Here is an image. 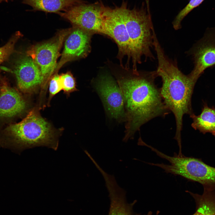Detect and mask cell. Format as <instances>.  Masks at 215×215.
Wrapping results in <instances>:
<instances>
[{
  "label": "cell",
  "mask_w": 215,
  "mask_h": 215,
  "mask_svg": "<svg viewBox=\"0 0 215 215\" xmlns=\"http://www.w3.org/2000/svg\"><path fill=\"white\" fill-rule=\"evenodd\" d=\"M102 20L105 35L113 39L119 48V57L120 60L127 56L129 62L131 58L129 38L123 14L122 4L112 8L102 5Z\"/></svg>",
  "instance_id": "obj_6"
},
{
  "label": "cell",
  "mask_w": 215,
  "mask_h": 215,
  "mask_svg": "<svg viewBox=\"0 0 215 215\" xmlns=\"http://www.w3.org/2000/svg\"><path fill=\"white\" fill-rule=\"evenodd\" d=\"M26 101L21 92L12 87L5 77L0 76V124L12 123L24 112Z\"/></svg>",
  "instance_id": "obj_8"
},
{
  "label": "cell",
  "mask_w": 215,
  "mask_h": 215,
  "mask_svg": "<svg viewBox=\"0 0 215 215\" xmlns=\"http://www.w3.org/2000/svg\"><path fill=\"white\" fill-rule=\"evenodd\" d=\"M58 141L50 124L36 110L21 121L0 127V148L20 153L25 149L45 146L56 150Z\"/></svg>",
  "instance_id": "obj_3"
},
{
  "label": "cell",
  "mask_w": 215,
  "mask_h": 215,
  "mask_svg": "<svg viewBox=\"0 0 215 215\" xmlns=\"http://www.w3.org/2000/svg\"><path fill=\"white\" fill-rule=\"evenodd\" d=\"M204 0H190L187 5L178 14L172 22L176 30L181 27V23L183 19L194 9L199 6Z\"/></svg>",
  "instance_id": "obj_18"
},
{
  "label": "cell",
  "mask_w": 215,
  "mask_h": 215,
  "mask_svg": "<svg viewBox=\"0 0 215 215\" xmlns=\"http://www.w3.org/2000/svg\"><path fill=\"white\" fill-rule=\"evenodd\" d=\"M62 90L59 79L57 73L53 75L50 79L49 83V98H51Z\"/></svg>",
  "instance_id": "obj_20"
},
{
  "label": "cell",
  "mask_w": 215,
  "mask_h": 215,
  "mask_svg": "<svg viewBox=\"0 0 215 215\" xmlns=\"http://www.w3.org/2000/svg\"><path fill=\"white\" fill-rule=\"evenodd\" d=\"M103 2L84 3L75 5L57 14L75 26L91 33L105 35L102 13Z\"/></svg>",
  "instance_id": "obj_7"
},
{
  "label": "cell",
  "mask_w": 215,
  "mask_h": 215,
  "mask_svg": "<svg viewBox=\"0 0 215 215\" xmlns=\"http://www.w3.org/2000/svg\"><path fill=\"white\" fill-rule=\"evenodd\" d=\"M95 87L110 116L119 121H125L124 98L117 83L111 76L103 75Z\"/></svg>",
  "instance_id": "obj_9"
},
{
  "label": "cell",
  "mask_w": 215,
  "mask_h": 215,
  "mask_svg": "<svg viewBox=\"0 0 215 215\" xmlns=\"http://www.w3.org/2000/svg\"><path fill=\"white\" fill-rule=\"evenodd\" d=\"M9 0H0V3H1L3 1H5L7 2Z\"/></svg>",
  "instance_id": "obj_21"
},
{
  "label": "cell",
  "mask_w": 215,
  "mask_h": 215,
  "mask_svg": "<svg viewBox=\"0 0 215 215\" xmlns=\"http://www.w3.org/2000/svg\"><path fill=\"white\" fill-rule=\"evenodd\" d=\"M192 119V127L203 134L211 133L215 137V107H209L204 102L201 113L198 115L194 113L190 116Z\"/></svg>",
  "instance_id": "obj_15"
},
{
  "label": "cell",
  "mask_w": 215,
  "mask_h": 215,
  "mask_svg": "<svg viewBox=\"0 0 215 215\" xmlns=\"http://www.w3.org/2000/svg\"><path fill=\"white\" fill-rule=\"evenodd\" d=\"M157 76L156 70L132 71V75L117 79L124 101V142L133 138L143 125L156 117H165L170 112L164 102L160 88L155 83Z\"/></svg>",
  "instance_id": "obj_1"
},
{
  "label": "cell",
  "mask_w": 215,
  "mask_h": 215,
  "mask_svg": "<svg viewBox=\"0 0 215 215\" xmlns=\"http://www.w3.org/2000/svg\"><path fill=\"white\" fill-rule=\"evenodd\" d=\"M92 33L73 26L64 40V49L54 74L66 63L86 57L91 50Z\"/></svg>",
  "instance_id": "obj_10"
},
{
  "label": "cell",
  "mask_w": 215,
  "mask_h": 215,
  "mask_svg": "<svg viewBox=\"0 0 215 215\" xmlns=\"http://www.w3.org/2000/svg\"><path fill=\"white\" fill-rule=\"evenodd\" d=\"M62 90L67 94L77 90L76 80L70 72L59 75Z\"/></svg>",
  "instance_id": "obj_19"
},
{
  "label": "cell",
  "mask_w": 215,
  "mask_h": 215,
  "mask_svg": "<svg viewBox=\"0 0 215 215\" xmlns=\"http://www.w3.org/2000/svg\"><path fill=\"white\" fill-rule=\"evenodd\" d=\"M11 71L16 79L17 88L21 93L31 92L43 84L39 68L26 54L21 55L16 59Z\"/></svg>",
  "instance_id": "obj_11"
},
{
  "label": "cell",
  "mask_w": 215,
  "mask_h": 215,
  "mask_svg": "<svg viewBox=\"0 0 215 215\" xmlns=\"http://www.w3.org/2000/svg\"><path fill=\"white\" fill-rule=\"evenodd\" d=\"M106 185L110 201L108 215H133L132 209L135 202L127 203L125 191L116 182H109Z\"/></svg>",
  "instance_id": "obj_13"
},
{
  "label": "cell",
  "mask_w": 215,
  "mask_h": 215,
  "mask_svg": "<svg viewBox=\"0 0 215 215\" xmlns=\"http://www.w3.org/2000/svg\"><path fill=\"white\" fill-rule=\"evenodd\" d=\"M21 36L19 32H16L5 45L0 47V65L14 52L15 45Z\"/></svg>",
  "instance_id": "obj_17"
},
{
  "label": "cell",
  "mask_w": 215,
  "mask_h": 215,
  "mask_svg": "<svg viewBox=\"0 0 215 215\" xmlns=\"http://www.w3.org/2000/svg\"><path fill=\"white\" fill-rule=\"evenodd\" d=\"M191 53L194 64L189 73L197 80L207 68L215 66V27L208 29L192 48Z\"/></svg>",
  "instance_id": "obj_12"
},
{
  "label": "cell",
  "mask_w": 215,
  "mask_h": 215,
  "mask_svg": "<svg viewBox=\"0 0 215 215\" xmlns=\"http://www.w3.org/2000/svg\"><path fill=\"white\" fill-rule=\"evenodd\" d=\"M194 198L202 203L193 215H215V198L214 191H205L202 195L197 194Z\"/></svg>",
  "instance_id": "obj_16"
},
{
  "label": "cell",
  "mask_w": 215,
  "mask_h": 215,
  "mask_svg": "<svg viewBox=\"0 0 215 215\" xmlns=\"http://www.w3.org/2000/svg\"><path fill=\"white\" fill-rule=\"evenodd\" d=\"M71 28L62 30L50 40L31 46L26 53L39 68L43 78V84L54 74L61 55L60 51Z\"/></svg>",
  "instance_id": "obj_5"
},
{
  "label": "cell",
  "mask_w": 215,
  "mask_h": 215,
  "mask_svg": "<svg viewBox=\"0 0 215 215\" xmlns=\"http://www.w3.org/2000/svg\"><path fill=\"white\" fill-rule=\"evenodd\" d=\"M123 18L130 40L132 70L137 71V64L142 62L143 56L145 59L154 57L151 51L153 46V24L149 10L143 7L130 9L128 3L122 0Z\"/></svg>",
  "instance_id": "obj_4"
},
{
  "label": "cell",
  "mask_w": 215,
  "mask_h": 215,
  "mask_svg": "<svg viewBox=\"0 0 215 215\" xmlns=\"http://www.w3.org/2000/svg\"><path fill=\"white\" fill-rule=\"evenodd\" d=\"M153 46L158 62L156 71L162 82L160 88L161 94L167 108L174 116L176 131L174 139L179 148H181L183 118L184 115L190 116L194 113L191 98L197 80L189 74H183L176 65L168 60L158 42H155Z\"/></svg>",
  "instance_id": "obj_2"
},
{
  "label": "cell",
  "mask_w": 215,
  "mask_h": 215,
  "mask_svg": "<svg viewBox=\"0 0 215 215\" xmlns=\"http://www.w3.org/2000/svg\"><path fill=\"white\" fill-rule=\"evenodd\" d=\"M22 2L32 7L33 11L56 14L78 4L88 3L84 0H22Z\"/></svg>",
  "instance_id": "obj_14"
}]
</instances>
